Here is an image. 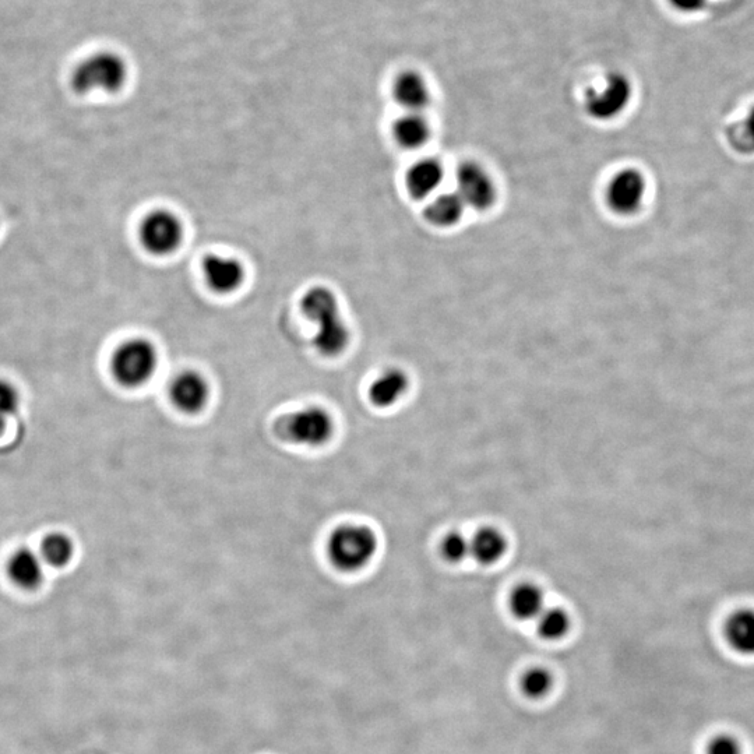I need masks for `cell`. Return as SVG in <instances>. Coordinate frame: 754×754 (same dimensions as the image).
<instances>
[{
    "label": "cell",
    "mask_w": 754,
    "mask_h": 754,
    "mask_svg": "<svg viewBox=\"0 0 754 754\" xmlns=\"http://www.w3.org/2000/svg\"><path fill=\"white\" fill-rule=\"evenodd\" d=\"M129 77L128 63L121 55L112 51L95 52L87 56L73 70L70 86L79 95L119 93Z\"/></svg>",
    "instance_id": "277c9868"
},
{
    "label": "cell",
    "mask_w": 754,
    "mask_h": 754,
    "mask_svg": "<svg viewBox=\"0 0 754 754\" xmlns=\"http://www.w3.org/2000/svg\"><path fill=\"white\" fill-rule=\"evenodd\" d=\"M440 551L447 562L461 563L471 556V541L460 532H452L443 539Z\"/></svg>",
    "instance_id": "cb8c5ba5"
},
{
    "label": "cell",
    "mask_w": 754,
    "mask_h": 754,
    "mask_svg": "<svg viewBox=\"0 0 754 754\" xmlns=\"http://www.w3.org/2000/svg\"><path fill=\"white\" fill-rule=\"evenodd\" d=\"M465 204L457 192L443 193L426 206L425 220L435 227L449 228L463 217Z\"/></svg>",
    "instance_id": "d6986e66"
},
{
    "label": "cell",
    "mask_w": 754,
    "mask_h": 754,
    "mask_svg": "<svg viewBox=\"0 0 754 754\" xmlns=\"http://www.w3.org/2000/svg\"><path fill=\"white\" fill-rule=\"evenodd\" d=\"M157 369L158 350L147 338H130L112 355V376L126 389H137L149 383Z\"/></svg>",
    "instance_id": "5b68a950"
},
{
    "label": "cell",
    "mask_w": 754,
    "mask_h": 754,
    "mask_svg": "<svg viewBox=\"0 0 754 754\" xmlns=\"http://www.w3.org/2000/svg\"><path fill=\"white\" fill-rule=\"evenodd\" d=\"M274 432L292 446L319 449L336 435V419L322 405H305L278 417Z\"/></svg>",
    "instance_id": "3957f363"
},
{
    "label": "cell",
    "mask_w": 754,
    "mask_h": 754,
    "mask_svg": "<svg viewBox=\"0 0 754 754\" xmlns=\"http://www.w3.org/2000/svg\"><path fill=\"white\" fill-rule=\"evenodd\" d=\"M552 675L544 668H532L521 678V690L530 699L538 700L551 692Z\"/></svg>",
    "instance_id": "603a6c76"
},
{
    "label": "cell",
    "mask_w": 754,
    "mask_h": 754,
    "mask_svg": "<svg viewBox=\"0 0 754 754\" xmlns=\"http://www.w3.org/2000/svg\"><path fill=\"white\" fill-rule=\"evenodd\" d=\"M633 87L629 77L611 73L600 88H591L586 95L584 107L587 114L597 121H611L622 114L632 100Z\"/></svg>",
    "instance_id": "52a82bcc"
},
{
    "label": "cell",
    "mask_w": 754,
    "mask_h": 754,
    "mask_svg": "<svg viewBox=\"0 0 754 754\" xmlns=\"http://www.w3.org/2000/svg\"><path fill=\"white\" fill-rule=\"evenodd\" d=\"M457 195L471 209L489 210L496 200L495 182L482 165L465 162L457 169Z\"/></svg>",
    "instance_id": "9c48e42d"
},
{
    "label": "cell",
    "mask_w": 754,
    "mask_h": 754,
    "mask_svg": "<svg viewBox=\"0 0 754 754\" xmlns=\"http://www.w3.org/2000/svg\"><path fill=\"white\" fill-rule=\"evenodd\" d=\"M379 552V537L365 524H341L330 532L326 556L338 572L354 574L371 566Z\"/></svg>",
    "instance_id": "7a4b0ae2"
},
{
    "label": "cell",
    "mask_w": 754,
    "mask_h": 754,
    "mask_svg": "<svg viewBox=\"0 0 754 754\" xmlns=\"http://www.w3.org/2000/svg\"><path fill=\"white\" fill-rule=\"evenodd\" d=\"M735 139L738 140V149L754 151V105L739 126Z\"/></svg>",
    "instance_id": "4316f807"
},
{
    "label": "cell",
    "mask_w": 754,
    "mask_h": 754,
    "mask_svg": "<svg viewBox=\"0 0 754 754\" xmlns=\"http://www.w3.org/2000/svg\"><path fill=\"white\" fill-rule=\"evenodd\" d=\"M667 2L676 12L693 14L700 12L706 6L707 0H667Z\"/></svg>",
    "instance_id": "83f0119b"
},
{
    "label": "cell",
    "mask_w": 754,
    "mask_h": 754,
    "mask_svg": "<svg viewBox=\"0 0 754 754\" xmlns=\"http://www.w3.org/2000/svg\"><path fill=\"white\" fill-rule=\"evenodd\" d=\"M20 394L14 384L0 379V417L7 418L19 410Z\"/></svg>",
    "instance_id": "d4e9b609"
},
{
    "label": "cell",
    "mask_w": 754,
    "mask_h": 754,
    "mask_svg": "<svg viewBox=\"0 0 754 754\" xmlns=\"http://www.w3.org/2000/svg\"><path fill=\"white\" fill-rule=\"evenodd\" d=\"M470 541L472 558L484 566L495 565L507 551V539L496 528H482Z\"/></svg>",
    "instance_id": "ac0fdd59"
},
{
    "label": "cell",
    "mask_w": 754,
    "mask_h": 754,
    "mask_svg": "<svg viewBox=\"0 0 754 754\" xmlns=\"http://www.w3.org/2000/svg\"><path fill=\"white\" fill-rule=\"evenodd\" d=\"M7 573L10 580L23 590H35L44 579L41 559L30 549H19L9 560Z\"/></svg>",
    "instance_id": "9a60e30c"
},
{
    "label": "cell",
    "mask_w": 754,
    "mask_h": 754,
    "mask_svg": "<svg viewBox=\"0 0 754 754\" xmlns=\"http://www.w3.org/2000/svg\"><path fill=\"white\" fill-rule=\"evenodd\" d=\"M724 633L736 653L754 655V611L742 609L732 613L725 623Z\"/></svg>",
    "instance_id": "2e32d148"
},
{
    "label": "cell",
    "mask_w": 754,
    "mask_h": 754,
    "mask_svg": "<svg viewBox=\"0 0 754 754\" xmlns=\"http://www.w3.org/2000/svg\"><path fill=\"white\" fill-rule=\"evenodd\" d=\"M537 623L539 634L546 640H560L570 629L569 615L562 608H545Z\"/></svg>",
    "instance_id": "7402d4cb"
},
{
    "label": "cell",
    "mask_w": 754,
    "mask_h": 754,
    "mask_svg": "<svg viewBox=\"0 0 754 754\" xmlns=\"http://www.w3.org/2000/svg\"><path fill=\"white\" fill-rule=\"evenodd\" d=\"M410 390V377L398 368L386 369L376 377L369 387L368 398L372 405L386 410L394 407Z\"/></svg>",
    "instance_id": "7c38bea8"
},
{
    "label": "cell",
    "mask_w": 754,
    "mask_h": 754,
    "mask_svg": "<svg viewBox=\"0 0 754 754\" xmlns=\"http://www.w3.org/2000/svg\"><path fill=\"white\" fill-rule=\"evenodd\" d=\"M203 277L214 294L231 295L241 290L246 273L242 262L235 257L209 255L203 260Z\"/></svg>",
    "instance_id": "8fae6325"
},
{
    "label": "cell",
    "mask_w": 754,
    "mask_h": 754,
    "mask_svg": "<svg viewBox=\"0 0 754 754\" xmlns=\"http://www.w3.org/2000/svg\"><path fill=\"white\" fill-rule=\"evenodd\" d=\"M646 179L637 169H623L613 176L606 190V202L619 216H632L646 197Z\"/></svg>",
    "instance_id": "30bf717a"
},
{
    "label": "cell",
    "mask_w": 754,
    "mask_h": 754,
    "mask_svg": "<svg viewBox=\"0 0 754 754\" xmlns=\"http://www.w3.org/2000/svg\"><path fill=\"white\" fill-rule=\"evenodd\" d=\"M706 754H743L741 743L735 736L721 734L708 742Z\"/></svg>",
    "instance_id": "484cf974"
},
{
    "label": "cell",
    "mask_w": 754,
    "mask_h": 754,
    "mask_svg": "<svg viewBox=\"0 0 754 754\" xmlns=\"http://www.w3.org/2000/svg\"><path fill=\"white\" fill-rule=\"evenodd\" d=\"M6 428V418L0 417V436H2L3 431H5Z\"/></svg>",
    "instance_id": "f1b7e54d"
},
{
    "label": "cell",
    "mask_w": 754,
    "mask_h": 754,
    "mask_svg": "<svg viewBox=\"0 0 754 754\" xmlns=\"http://www.w3.org/2000/svg\"><path fill=\"white\" fill-rule=\"evenodd\" d=\"M185 227L181 218L169 210H154L143 218L139 239L143 249L150 255L165 257L181 249Z\"/></svg>",
    "instance_id": "8992f818"
},
{
    "label": "cell",
    "mask_w": 754,
    "mask_h": 754,
    "mask_svg": "<svg viewBox=\"0 0 754 754\" xmlns=\"http://www.w3.org/2000/svg\"><path fill=\"white\" fill-rule=\"evenodd\" d=\"M168 396L175 410L182 414H202L211 401V386L203 373L188 369L178 373L171 380L168 387Z\"/></svg>",
    "instance_id": "ba28073f"
},
{
    "label": "cell",
    "mask_w": 754,
    "mask_h": 754,
    "mask_svg": "<svg viewBox=\"0 0 754 754\" xmlns=\"http://www.w3.org/2000/svg\"><path fill=\"white\" fill-rule=\"evenodd\" d=\"M42 558L47 560L49 565L54 567H63L68 565L75 555V546L68 535L55 532L49 534L41 545Z\"/></svg>",
    "instance_id": "44dd1931"
},
{
    "label": "cell",
    "mask_w": 754,
    "mask_h": 754,
    "mask_svg": "<svg viewBox=\"0 0 754 754\" xmlns=\"http://www.w3.org/2000/svg\"><path fill=\"white\" fill-rule=\"evenodd\" d=\"M303 316L315 324L312 344L317 354L334 359L347 352L351 330L341 315L337 295L327 287H312L301 301Z\"/></svg>",
    "instance_id": "6da1fadb"
},
{
    "label": "cell",
    "mask_w": 754,
    "mask_h": 754,
    "mask_svg": "<svg viewBox=\"0 0 754 754\" xmlns=\"http://www.w3.org/2000/svg\"><path fill=\"white\" fill-rule=\"evenodd\" d=\"M393 135L401 147L415 150L428 142L431 136V126L421 112H407L394 123Z\"/></svg>",
    "instance_id": "e0dca14e"
},
{
    "label": "cell",
    "mask_w": 754,
    "mask_h": 754,
    "mask_svg": "<svg viewBox=\"0 0 754 754\" xmlns=\"http://www.w3.org/2000/svg\"><path fill=\"white\" fill-rule=\"evenodd\" d=\"M393 95L400 107L407 112H422L431 101L428 81L415 70H404L396 77Z\"/></svg>",
    "instance_id": "4fadbf2b"
},
{
    "label": "cell",
    "mask_w": 754,
    "mask_h": 754,
    "mask_svg": "<svg viewBox=\"0 0 754 754\" xmlns=\"http://www.w3.org/2000/svg\"><path fill=\"white\" fill-rule=\"evenodd\" d=\"M510 609L520 620H537L545 611V597L534 584H521L510 597Z\"/></svg>",
    "instance_id": "ffe728a7"
},
{
    "label": "cell",
    "mask_w": 754,
    "mask_h": 754,
    "mask_svg": "<svg viewBox=\"0 0 754 754\" xmlns=\"http://www.w3.org/2000/svg\"><path fill=\"white\" fill-rule=\"evenodd\" d=\"M443 175L445 172L439 161L432 158L418 161L417 164L412 165L405 178L408 193L412 199H428L442 185Z\"/></svg>",
    "instance_id": "5bb4252c"
}]
</instances>
